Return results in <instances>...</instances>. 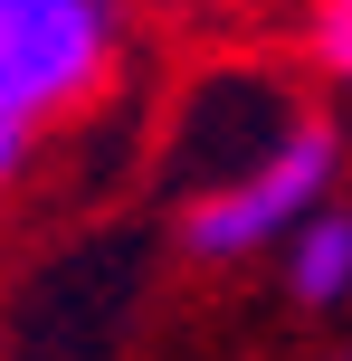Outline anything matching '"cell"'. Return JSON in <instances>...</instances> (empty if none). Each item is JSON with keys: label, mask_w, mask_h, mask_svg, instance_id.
<instances>
[{"label": "cell", "mask_w": 352, "mask_h": 361, "mask_svg": "<svg viewBox=\"0 0 352 361\" xmlns=\"http://www.w3.org/2000/svg\"><path fill=\"white\" fill-rule=\"evenodd\" d=\"M133 57V0H0V124L48 143L105 105Z\"/></svg>", "instance_id": "1"}, {"label": "cell", "mask_w": 352, "mask_h": 361, "mask_svg": "<svg viewBox=\"0 0 352 361\" xmlns=\"http://www.w3.org/2000/svg\"><path fill=\"white\" fill-rule=\"evenodd\" d=\"M334 180H343V133L324 124V114H305L296 143L267 152L248 180H229V190H210V200H181V247L200 257V267L277 257L315 209H334Z\"/></svg>", "instance_id": "2"}, {"label": "cell", "mask_w": 352, "mask_h": 361, "mask_svg": "<svg viewBox=\"0 0 352 361\" xmlns=\"http://www.w3.org/2000/svg\"><path fill=\"white\" fill-rule=\"evenodd\" d=\"M305 124V105L257 67H210L200 86L181 95V124H171V171H181V200H210L229 180H248L267 152H286Z\"/></svg>", "instance_id": "3"}, {"label": "cell", "mask_w": 352, "mask_h": 361, "mask_svg": "<svg viewBox=\"0 0 352 361\" xmlns=\"http://www.w3.org/2000/svg\"><path fill=\"white\" fill-rule=\"evenodd\" d=\"M277 276H286V295H296L305 314H343V305H352V209H343V200L315 209V219L277 247Z\"/></svg>", "instance_id": "4"}, {"label": "cell", "mask_w": 352, "mask_h": 361, "mask_svg": "<svg viewBox=\"0 0 352 361\" xmlns=\"http://www.w3.org/2000/svg\"><path fill=\"white\" fill-rule=\"evenodd\" d=\"M305 48H315V67L334 86H352V0H315L305 10Z\"/></svg>", "instance_id": "5"}, {"label": "cell", "mask_w": 352, "mask_h": 361, "mask_svg": "<svg viewBox=\"0 0 352 361\" xmlns=\"http://www.w3.org/2000/svg\"><path fill=\"white\" fill-rule=\"evenodd\" d=\"M29 162H38V143H29V133H10V124H0V200H10L19 180H29Z\"/></svg>", "instance_id": "6"}, {"label": "cell", "mask_w": 352, "mask_h": 361, "mask_svg": "<svg viewBox=\"0 0 352 361\" xmlns=\"http://www.w3.org/2000/svg\"><path fill=\"white\" fill-rule=\"evenodd\" d=\"M171 10H210V0H171Z\"/></svg>", "instance_id": "7"}]
</instances>
